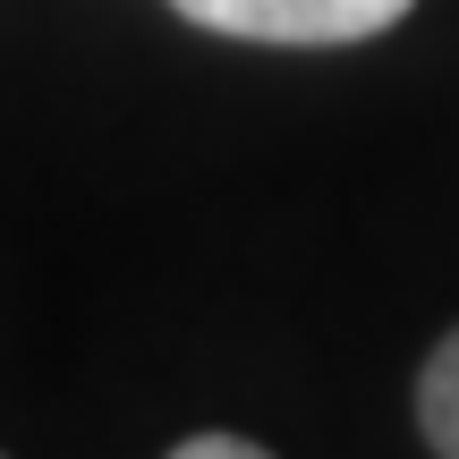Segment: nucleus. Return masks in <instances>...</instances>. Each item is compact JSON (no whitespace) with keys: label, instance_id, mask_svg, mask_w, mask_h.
Segmentation results:
<instances>
[{"label":"nucleus","instance_id":"f257e3e1","mask_svg":"<svg viewBox=\"0 0 459 459\" xmlns=\"http://www.w3.org/2000/svg\"><path fill=\"white\" fill-rule=\"evenodd\" d=\"M187 26L238 34V43H290V51H332V43H366L392 34L417 0H170Z\"/></svg>","mask_w":459,"mask_h":459},{"label":"nucleus","instance_id":"f03ea898","mask_svg":"<svg viewBox=\"0 0 459 459\" xmlns=\"http://www.w3.org/2000/svg\"><path fill=\"white\" fill-rule=\"evenodd\" d=\"M417 434L434 443V459H459V332H443L417 375Z\"/></svg>","mask_w":459,"mask_h":459},{"label":"nucleus","instance_id":"7ed1b4c3","mask_svg":"<svg viewBox=\"0 0 459 459\" xmlns=\"http://www.w3.org/2000/svg\"><path fill=\"white\" fill-rule=\"evenodd\" d=\"M170 459H273L264 443H247V434H187Z\"/></svg>","mask_w":459,"mask_h":459}]
</instances>
